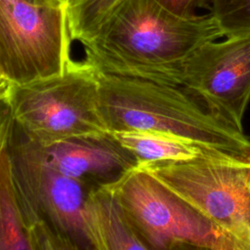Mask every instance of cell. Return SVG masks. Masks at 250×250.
I'll list each match as a JSON object with an SVG mask.
<instances>
[{
  "instance_id": "cell-9",
  "label": "cell",
  "mask_w": 250,
  "mask_h": 250,
  "mask_svg": "<svg viewBox=\"0 0 250 250\" xmlns=\"http://www.w3.org/2000/svg\"><path fill=\"white\" fill-rule=\"evenodd\" d=\"M14 136L42 164L92 189L112 185L139 164L112 133L72 138L47 146L27 141L16 127Z\"/></svg>"
},
{
  "instance_id": "cell-10",
  "label": "cell",
  "mask_w": 250,
  "mask_h": 250,
  "mask_svg": "<svg viewBox=\"0 0 250 250\" xmlns=\"http://www.w3.org/2000/svg\"><path fill=\"white\" fill-rule=\"evenodd\" d=\"M83 222L91 250H147L106 187L89 192L83 208Z\"/></svg>"
},
{
  "instance_id": "cell-19",
  "label": "cell",
  "mask_w": 250,
  "mask_h": 250,
  "mask_svg": "<svg viewBox=\"0 0 250 250\" xmlns=\"http://www.w3.org/2000/svg\"><path fill=\"white\" fill-rule=\"evenodd\" d=\"M0 76H1V75H0Z\"/></svg>"
},
{
  "instance_id": "cell-17",
  "label": "cell",
  "mask_w": 250,
  "mask_h": 250,
  "mask_svg": "<svg viewBox=\"0 0 250 250\" xmlns=\"http://www.w3.org/2000/svg\"><path fill=\"white\" fill-rule=\"evenodd\" d=\"M28 2L35 4V5H42V6H62L64 7L62 5H61L58 0H27Z\"/></svg>"
},
{
  "instance_id": "cell-12",
  "label": "cell",
  "mask_w": 250,
  "mask_h": 250,
  "mask_svg": "<svg viewBox=\"0 0 250 250\" xmlns=\"http://www.w3.org/2000/svg\"><path fill=\"white\" fill-rule=\"evenodd\" d=\"M0 250H31L8 147L0 152Z\"/></svg>"
},
{
  "instance_id": "cell-7",
  "label": "cell",
  "mask_w": 250,
  "mask_h": 250,
  "mask_svg": "<svg viewBox=\"0 0 250 250\" xmlns=\"http://www.w3.org/2000/svg\"><path fill=\"white\" fill-rule=\"evenodd\" d=\"M8 149L27 231L36 227H49L69 239L76 250L90 249L84 230L83 208L92 188L32 157L14 133Z\"/></svg>"
},
{
  "instance_id": "cell-6",
  "label": "cell",
  "mask_w": 250,
  "mask_h": 250,
  "mask_svg": "<svg viewBox=\"0 0 250 250\" xmlns=\"http://www.w3.org/2000/svg\"><path fill=\"white\" fill-rule=\"evenodd\" d=\"M71 41L66 7L0 0V75L12 83L62 73Z\"/></svg>"
},
{
  "instance_id": "cell-1",
  "label": "cell",
  "mask_w": 250,
  "mask_h": 250,
  "mask_svg": "<svg viewBox=\"0 0 250 250\" xmlns=\"http://www.w3.org/2000/svg\"><path fill=\"white\" fill-rule=\"evenodd\" d=\"M221 37L210 13L185 17L156 0H119L82 44L83 62L101 72L180 86L188 58Z\"/></svg>"
},
{
  "instance_id": "cell-16",
  "label": "cell",
  "mask_w": 250,
  "mask_h": 250,
  "mask_svg": "<svg viewBox=\"0 0 250 250\" xmlns=\"http://www.w3.org/2000/svg\"><path fill=\"white\" fill-rule=\"evenodd\" d=\"M170 11L185 17L197 15L199 9H209V0H156Z\"/></svg>"
},
{
  "instance_id": "cell-15",
  "label": "cell",
  "mask_w": 250,
  "mask_h": 250,
  "mask_svg": "<svg viewBox=\"0 0 250 250\" xmlns=\"http://www.w3.org/2000/svg\"><path fill=\"white\" fill-rule=\"evenodd\" d=\"M14 128L15 120L8 97L0 101V152L9 146Z\"/></svg>"
},
{
  "instance_id": "cell-18",
  "label": "cell",
  "mask_w": 250,
  "mask_h": 250,
  "mask_svg": "<svg viewBox=\"0 0 250 250\" xmlns=\"http://www.w3.org/2000/svg\"><path fill=\"white\" fill-rule=\"evenodd\" d=\"M75 1H76V0H58V2H59L61 5L64 6V7H66V8H68L69 6H71Z\"/></svg>"
},
{
  "instance_id": "cell-11",
  "label": "cell",
  "mask_w": 250,
  "mask_h": 250,
  "mask_svg": "<svg viewBox=\"0 0 250 250\" xmlns=\"http://www.w3.org/2000/svg\"><path fill=\"white\" fill-rule=\"evenodd\" d=\"M112 134L136 157L139 164L160 160L187 159L197 156L208 149L178 136L162 132L123 131Z\"/></svg>"
},
{
  "instance_id": "cell-14",
  "label": "cell",
  "mask_w": 250,
  "mask_h": 250,
  "mask_svg": "<svg viewBox=\"0 0 250 250\" xmlns=\"http://www.w3.org/2000/svg\"><path fill=\"white\" fill-rule=\"evenodd\" d=\"M209 10L223 36L250 34V0H209Z\"/></svg>"
},
{
  "instance_id": "cell-13",
  "label": "cell",
  "mask_w": 250,
  "mask_h": 250,
  "mask_svg": "<svg viewBox=\"0 0 250 250\" xmlns=\"http://www.w3.org/2000/svg\"><path fill=\"white\" fill-rule=\"evenodd\" d=\"M119 0H76L67 8L72 40L84 44L91 40Z\"/></svg>"
},
{
  "instance_id": "cell-3",
  "label": "cell",
  "mask_w": 250,
  "mask_h": 250,
  "mask_svg": "<svg viewBox=\"0 0 250 250\" xmlns=\"http://www.w3.org/2000/svg\"><path fill=\"white\" fill-rule=\"evenodd\" d=\"M15 127L29 142L47 146L110 133L102 114L96 70L72 61L62 73L12 85Z\"/></svg>"
},
{
  "instance_id": "cell-8",
  "label": "cell",
  "mask_w": 250,
  "mask_h": 250,
  "mask_svg": "<svg viewBox=\"0 0 250 250\" xmlns=\"http://www.w3.org/2000/svg\"><path fill=\"white\" fill-rule=\"evenodd\" d=\"M180 86L216 116L243 130L250 102V34L200 46L186 62Z\"/></svg>"
},
{
  "instance_id": "cell-4",
  "label": "cell",
  "mask_w": 250,
  "mask_h": 250,
  "mask_svg": "<svg viewBox=\"0 0 250 250\" xmlns=\"http://www.w3.org/2000/svg\"><path fill=\"white\" fill-rule=\"evenodd\" d=\"M146 171L250 250V156L208 148L177 160L141 163Z\"/></svg>"
},
{
  "instance_id": "cell-5",
  "label": "cell",
  "mask_w": 250,
  "mask_h": 250,
  "mask_svg": "<svg viewBox=\"0 0 250 250\" xmlns=\"http://www.w3.org/2000/svg\"><path fill=\"white\" fill-rule=\"evenodd\" d=\"M106 188L147 250H241L198 210L138 166Z\"/></svg>"
},
{
  "instance_id": "cell-2",
  "label": "cell",
  "mask_w": 250,
  "mask_h": 250,
  "mask_svg": "<svg viewBox=\"0 0 250 250\" xmlns=\"http://www.w3.org/2000/svg\"><path fill=\"white\" fill-rule=\"evenodd\" d=\"M100 107L110 133H168L203 147L250 156L244 130L219 118L183 87L96 70Z\"/></svg>"
}]
</instances>
